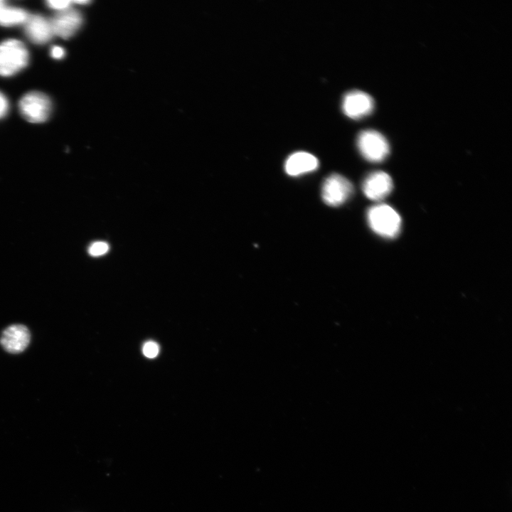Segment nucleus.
<instances>
[{
  "label": "nucleus",
  "instance_id": "f03ea898",
  "mask_svg": "<svg viewBox=\"0 0 512 512\" xmlns=\"http://www.w3.org/2000/svg\"><path fill=\"white\" fill-rule=\"evenodd\" d=\"M367 219L370 228L385 238H395L401 228V218L391 206L378 204L369 208Z\"/></svg>",
  "mask_w": 512,
  "mask_h": 512
},
{
  "label": "nucleus",
  "instance_id": "6ab92c4d",
  "mask_svg": "<svg viewBox=\"0 0 512 512\" xmlns=\"http://www.w3.org/2000/svg\"><path fill=\"white\" fill-rule=\"evenodd\" d=\"M6 4V2L3 0H0V9Z\"/></svg>",
  "mask_w": 512,
  "mask_h": 512
},
{
  "label": "nucleus",
  "instance_id": "f257e3e1",
  "mask_svg": "<svg viewBox=\"0 0 512 512\" xmlns=\"http://www.w3.org/2000/svg\"><path fill=\"white\" fill-rule=\"evenodd\" d=\"M29 53L26 46L17 39H7L0 43V75L11 76L28 63Z\"/></svg>",
  "mask_w": 512,
  "mask_h": 512
},
{
  "label": "nucleus",
  "instance_id": "ddd939ff",
  "mask_svg": "<svg viewBox=\"0 0 512 512\" xmlns=\"http://www.w3.org/2000/svg\"><path fill=\"white\" fill-rule=\"evenodd\" d=\"M109 250V245L107 242L102 241L95 242L91 244L88 248V252L90 255L97 257L105 255Z\"/></svg>",
  "mask_w": 512,
  "mask_h": 512
},
{
  "label": "nucleus",
  "instance_id": "4468645a",
  "mask_svg": "<svg viewBox=\"0 0 512 512\" xmlns=\"http://www.w3.org/2000/svg\"><path fill=\"white\" fill-rule=\"evenodd\" d=\"M159 345L154 341L146 342L142 348L144 355L149 358H155L159 353Z\"/></svg>",
  "mask_w": 512,
  "mask_h": 512
},
{
  "label": "nucleus",
  "instance_id": "9d476101",
  "mask_svg": "<svg viewBox=\"0 0 512 512\" xmlns=\"http://www.w3.org/2000/svg\"><path fill=\"white\" fill-rule=\"evenodd\" d=\"M24 31L31 42L38 45L48 43L54 36L50 21L40 14L29 15Z\"/></svg>",
  "mask_w": 512,
  "mask_h": 512
},
{
  "label": "nucleus",
  "instance_id": "f3484780",
  "mask_svg": "<svg viewBox=\"0 0 512 512\" xmlns=\"http://www.w3.org/2000/svg\"><path fill=\"white\" fill-rule=\"evenodd\" d=\"M65 51L63 48L59 46H53L50 49V55L55 59H61L64 57Z\"/></svg>",
  "mask_w": 512,
  "mask_h": 512
},
{
  "label": "nucleus",
  "instance_id": "f8f14e48",
  "mask_svg": "<svg viewBox=\"0 0 512 512\" xmlns=\"http://www.w3.org/2000/svg\"><path fill=\"white\" fill-rule=\"evenodd\" d=\"M29 14L23 9L10 7L6 4L0 9V25L13 26L26 21Z\"/></svg>",
  "mask_w": 512,
  "mask_h": 512
},
{
  "label": "nucleus",
  "instance_id": "423d86ee",
  "mask_svg": "<svg viewBox=\"0 0 512 512\" xmlns=\"http://www.w3.org/2000/svg\"><path fill=\"white\" fill-rule=\"evenodd\" d=\"M374 109V100L361 90L347 92L342 100V110L349 118L358 119L370 114Z\"/></svg>",
  "mask_w": 512,
  "mask_h": 512
},
{
  "label": "nucleus",
  "instance_id": "39448f33",
  "mask_svg": "<svg viewBox=\"0 0 512 512\" xmlns=\"http://www.w3.org/2000/svg\"><path fill=\"white\" fill-rule=\"evenodd\" d=\"M353 187L350 181L344 176L333 174L324 181L321 187V197L324 203L331 206L343 203L352 194Z\"/></svg>",
  "mask_w": 512,
  "mask_h": 512
},
{
  "label": "nucleus",
  "instance_id": "0eeeda50",
  "mask_svg": "<svg viewBox=\"0 0 512 512\" xmlns=\"http://www.w3.org/2000/svg\"><path fill=\"white\" fill-rule=\"evenodd\" d=\"M50 21L54 36L66 39L78 31L82 23V16L78 10L70 8L60 11Z\"/></svg>",
  "mask_w": 512,
  "mask_h": 512
},
{
  "label": "nucleus",
  "instance_id": "20e7f679",
  "mask_svg": "<svg viewBox=\"0 0 512 512\" xmlns=\"http://www.w3.org/2000/svg\"><path fill=\"white\" fill-rule=\"evenodd\" d=\"M357 145L361 155L371 162L383 161L390 152V146L386 138L373 129L361 132L357 138Z\"/></svg>",
  "mask_w": 512,
  "mask_h": 512
},
{
  "label": "nucleus",
  "instance_id": "dca6fc26",
  "mask_svg": "<svg viewBox=\"0 0 512 512\" xmlns=\"http://www.w3.org/2000/svg\"><path fill=\"white\" fill-rule=\"evenodd\" d=\"M9 109V101L6 96L0 92V119L4 117Z\"/></svg>",
  "mask_w": 512,
  "mask_h": 512
},
{
  "label": "nucleus",
  "instance_id": "7ed1b4c3",
  "mask_svg": "<svg viewBox=\"0 0 512 512\" xmlns=\"http://www.w3.org/2000/svg\"><path fill=\"white\" fill-rule=\"evenodd\" d=\"M18 107L20 113L25 119L31 123H41L48 119L52 110V103L50 98L44 93L33 91L21 97Z\"/></svg>",
  "mask_w": 512,
  "mask_h": 512
},
{
  "label": "nucleus",
  "instance_id": "2eb2a0df",
  "mask_svg": "<svg viewBox=\"0 0 512 512\" xmlns=\"http://www.w3.org/2000/svg\"><path fill=\"white\" fill-rule=\"evenodd\" d=\"M73 1L50 0L46 1L47 6L54 10L63 11L70 8Z\"/></svg>",
  "mask_w": 512,
  "mask_h": 512
},
{
  "label": "nucleus",
  "instance_id": "a211bd4d",
  "mask_svg": "<svg viewBox=\"0 0 512 512\" xmlns=\"http://www.w3.org/2000/svg\"><path fill=\"white\" fill-rule=\"evenodd\" d=\"M90 1L88 0H75L73 1V3L78 4H86L90 3Z\"/></svg>",
  "mask_w": 512,
  "mask_h": 512
},
{
  "label": "nucleus",
  "instance_id": "6e6552de",
  "mask_svg": "<svg viewBox=\"0 0 512 512\" xmlns=\"http://www.w3.org/2000/svg\"><path fill=\"white\" fill-rule=\"evenodd\" d=\"M31 334L23 324H13L5 329L0 338L2 347L9 353H19L28 346Z\"/></svg>",
  "mask_w": 512,
  "mask_h": 512
},
{
  "label": "nucleus",
  "instance_id": "1a4fd4ad",
  "mask_svg": "<svg viewBox=\"0 0 512 512\" xmlns=\"http://www.w3.org/2000/svg\"><path fill=\"white\" fill-rule=\"evenodd\" d=\"M393 188L391 177L384 171L370 174L363 183V191L370 200L380 201L387 197Z\"/></svg>",
  "mask_w": 512,
  "mask_h": 512
},
{
  "label": "nucleus",
  "instance_id": "9b49d317",
  "mask_svg": "<svg viewBox=\"0 0 512 512\" xmlns=\"http://www.w3.org/2000/svg\"><path fill=\"white\" fill-rule=\"evenodd\" d=\"M319 166L316 157L306 151L291 154L285 161V171L289 176H299L316 170Z\"/></svg>",
  "mask_w": 512,
  "mask_h": 512
}]
</instances>
